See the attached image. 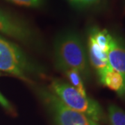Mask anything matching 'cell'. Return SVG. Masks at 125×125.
Segmentation results:
<instances>
[{
    "label": "cell",
    "mask_w": 125,
    "mask_h": 125,
    "mask_svg": "<svg viewBox=\"0 0 125 125\" xmlns=\"http://www.w3.org/2000/svg\"><path fill=\"white\" fill-rule=\"evenodd\" d=\"M37 94L50 111L56 125H97L84 114L66 106L50 89L39 87Z\"/></svg>",
    "instance_id": "277c9868"
},
{
    "label": "cell",
    "mask_w": 125,
    "mask_h": 125,
    "mask_svg": "<svg viewBox=\"0 0 125 125\" xmlns=\"http://www.w3.org/2000/svg\"><path fill=\"white\" fill-rule=\"evenodd\" d=\"M72 5L78 9L94 8L102 3V0H67Z\"/></svg>",
    "instance_id": "7c38bea8"
},
{
    "label": "cell",
    "mask_w": 125,
    "mask_h": 125,
    "mask_svg": "<svg viewBox=\"0 0 125 125\" xmlns=\"http://www.w3.org/2000/svg\"><path fill=\"white\" fill-rule=\"evenodd\" d=\"M99 79L103 85L125 97V79L120 72L109 67Z\"/></svg>",
    "instance_id": "ba28073f"
},
{
    "label": "cell",
    "mask_w": 125,
    "mask_h": 125,
    "mask_svg": "<svg viewBox=\"0 0 125 125\" xmlns=\"http://www.w3.org/2000/svg\"><path fill=\"white\" fill-rule=\"evenodd\" d=\"M0 71L29 83L45 74L43 67L28 56L18 45L0 34Z\"/></svg>",
    "instance_id": "7a4b0ae2"
},
{
    "label": "cell",
    "mask_w": 125,
    "mask_h": 125,
    "mask_svg": "<svg viewBox=\"0 0 125 125\" xmlns=\"http://www.w3.org/2000/svg\"><path fill=\"white\" fill-rule=\"evenodd\" d=\"M49 89L72 109L84 114L94 122L102 119L103 111L98 102L88 95H83L69 83L55 79L51 82Z\"/></svg>",
    "instance_id": "3957f363"
},
{
    "label": "cell",
    "mask_w": 125,
    "mask_h": 125,
    "mask_svg": "<svg viewBox=\"0 0 125 125\" xmlns=\"http://www.w3.org/2000/svg\"><path fill=\"white\" fill-rule=\"evenodd\" d=\"M88 35L91 36L99 47L108 53L112 34L106 29H101L98 27H93L89 30Z\"/></svg>",
    "instance_id": "9c48e42d"
},
{
    "label": "cell",
    "mask_w": 125,
    "mask_h": 125,
    "mask_svg": "<svg viewBox=\"0 0 125 125\" xmlns=\"http://www.w3.org/2000/svg\"></svg>",
    "instance_id": "9a60e30c"
},
{
    "label": "cell",
    "mask_w": 125,
    "mask_h": 125,
    "mask_svg": "<svg viewBox=\"0 0 125 125\" xmlns=\"http://www.w3.org/2000/svg\"><path fill=\"white\" fill-rule=\"evenodd\" d=\"M56 66L60 71L67 69L79 72L83 81L90 77L88 52L81 36L73 31L60 33L54 45Z\"/></svg>",
    "instance_id": "6da1fadb"
},
{
    "label": "cell",
    "mask_w": 125,
    "mask_h": 125,
    "mask_svg": "<svg viewBox=\"0 0 125 125\" xmlns=\"http://www.w3.org/2000/svg\"><path fill=\"white\" fill-rule=\"evenodd\" d=\"M108 118L112 125H125V111L115 104L108 106Z\"/></svg>",
    "instance_id": "8fae6325"
},
{
    "label": "cell",
    "mask_w": 125,
    "mask_h": 125,
    "mask_svg": "<svg viewBox=\"0 0 125 125\" xmlns=\"http://www.w3.org/2000/svg\"><path fill=\"white\" fill-rule=\"evenodd\" d=\"M0 104L6 109L11 110V106H10V103L9 102V101L1 93H0Z\"/></svg>",
    "instance_id": "5bb4252c"
},
{
    "label": "cell",
    "mask_w": 125,
    "mask_h": 125,
    "mask_svg": "<svg viewBox=\"0 0 125 125\" xmlns=\"http://www.w3.org/2000/svg\"><path fill=\"white\" fill-rule=\"evenodd\" d=\"M10 3L14 4L28 7V8H33L37 9L40 8L43 6L45 3V0H6Z\"/></svg>",
    "instance_id": "4fadbf2b"
},
{
    "label": "cell",
    "mask_w": 125,
    "mask_h": 125,
    "mask_svg": "<svg viewBox=\"0 0 125 125\" xmlns=\"http://www.w3.org/2000/svg\"><path fill=\"white\" fill-rule=\"evenodd\" d=\"M0 34L15 39L29 47L40 49V37L22 18L0 7Z\"/></svg>",
    "instance_id": "5b68a950"
},
{
    "label": "cell",
    "mask_w": 125,
    "mask_h": 125,
    "mask_svg": "<svg viewBox=\"0 0 125 125\" xmlns=\"http://www.w3.org/2000/svg\"><path fill=\"white\" fill-rule=\"evenodd\" d=\"M68 79L69 83L77 90L83 95H87L85 86L83 84V79L79 72L72 69H67L62 72Z\"/></svg>",
    "instance_id": "30bf717a"
},
{
    "label": "cell",
    "mask_w": 125,
    "mask_h": 125,
    "mask_svg": "<svg viewBox=\"0 0 125 125\" xmlns=\"http://www.w3.org/2000/svg\"><path fill=\"white\" fill-rule=\"evenodd\" d=\"M88 57L90 65L97 72L99 78L110 67L108 54L99 47L93 38L88 35Z\"/></svg>",
    "instance_id": "52a82bcc"
},
{
    "label": "cell",
    "mask_w": 125,
    "mask_h": 125,
    "mask_svg": "<svg viewBox=\"0 0 125 125\" xmlns=\"http://www.w3.org/2000/svg\"><path fill=\"white\" fill-rule=\"evenodd\" d=\"M107 54L110 67L120 72L125 79V41L124 39L112 34Z\"/></svg>",
    "instance_id": "8992f818"
}]
</instances>
